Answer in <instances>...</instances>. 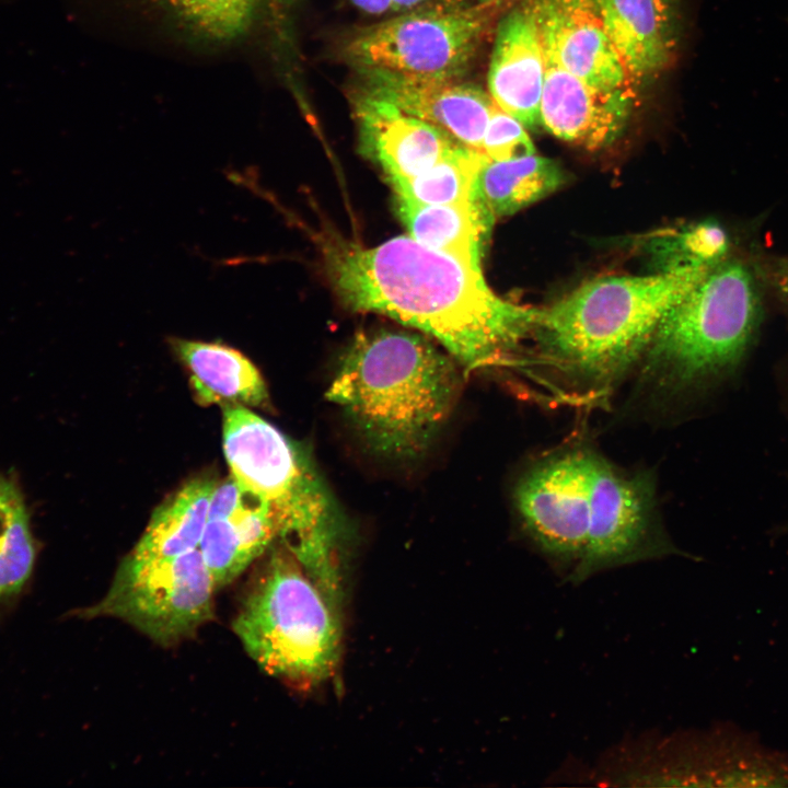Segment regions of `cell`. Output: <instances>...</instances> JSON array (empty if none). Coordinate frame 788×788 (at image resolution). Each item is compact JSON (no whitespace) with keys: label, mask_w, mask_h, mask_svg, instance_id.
<instances>
[{"label":"cell","mask_w":788,"mask_h":788,"mask_svg":"<svg viewBox=\"0 0 788 788\" xmlns=\"http://www.w3.org/2000/svg\"><path fill=\"white\" fill-rule=\"evenodd\" d=\"M36 560V547L24 500L18 502L0 523V599L21 592Z\"/></svg>","instance_id":"25"},{"label":"cell","mask_w":788,"mask_h":788,"mask_svg":"<svg viewBox=\"0 0 788 788\" xmlns=\"http://www.w3.org/2000/svg\"><path fill=\"white\" fill-rule=\"evenodd\" d=\"M222 425L231 475L268 507L278 537L338 605L345 525L312 459L244 405H223Z\"/></svg>","instance_id":"4"},{"label":"cell","mask_w":788,"mask_h":788,"mask_svg":"<svg viewBox=\"0 0 788 788\" xmlns=\"http://www.w3.org/2000/svg\"><path fill=\"white\" fill-rule=\"evenodd\" d=\"M461 369L422 335L360 333L345 351L326 397L374 453L413 460L428 449L451 414Z\"/></svg>","instance_id":"2"},{"label":"cell","mask_w":788,"mask_h":788,"mask_svg":"<svg viewBox=\"0 0 788 788\" xmlns=\"http://www.w3.org/2000/svg\"><path fill=\"white\" fill-rule=\"evenodd\" d=\"M216 590L199 547L164 559L127 556L105 595L76 614L118 618L169 647L192 637L212 618Z\"/></svg>","instance_id":"7"},{"label":"cell","mask_w":788,"mask_h":788,"mask_svg":"<svg viewBox=\"0 0 788 788\" xmlns=\"http://www.w3.org/2000/svg\"><path fill=\"white\" fill-rule=\"evenodd\" d=\"M544 78L543 47L534 16L524 2L498 25L488 70L489 95L524 127L534 128L541 125Z\"/></svg>","instance_id":"17"},{"label":"cell","mask_w":788,"mask_h":788,"mask_svg":"<svg viewBox=\"0 0 788 788\" xmlns=\"http://www.w3.org/2000/svg\"><path fill=\"white\" fill-rule=\"evenodd\" d=\"M590 519L584 555L569 576L581 582L611 567L660 557L675 548L657 517L654 480L625 472L586 448Z\"/></svg>","instance_id":"9"},{"label":"cell","mask_w":788,"mask_h":788,"mask_svg":"<svg viewBox=\"0 0 788 788\" xmlns=\"http://www.w3.org/2000/svg\"><path fill=\"white\" fill-rule=\"evenodd\" d=\"M154 31L199 53H224L253 43L269 0H117Z\"/></svg>","instance_id":"14"},{"label":"cell","mask_w":788,"mask_h":788,"mask_svg":"<svg viewBox=\"0 0 788 788\" xmlns=\"http://www.w3.org/2000/svg\"><path fill=\"white\" fill-rule=\"evenodd\" d=\"M753 259L765 294L788 315V255H754Z\"/></svg>","instance_id":"27"},{"label":"cell","mask_w":788,"mask_h":788,"mask_svg":"<svg viewBox=\"0 0 788 788\" xmlns=\"http://www.w3.org/2000/svg\"><path fill=\"white\" fill-rule=\"evenodd\" d=\"M541 125L555 137L586 149L613 143L633 108V91L589 84L544 55Z\"/></svg>","instance_id":"13"},{"label":"cell","mask_w":788,"mask_h":788,"mask_svg":"<svg viewBox=\"0 0 788 788\" xmlns=\"http://www.w3.org/2000/svg\"><path fill=\"white\" fill-rule=\"evenodd\" d=\"M514 501L534 543L554 560L570 566L571 575L588 541L586 448L563 451L532 466L520 478Z\"/></svg>","instance_id":"10"},{"label":"cell","mask_w":788,"mask_h":788,"mask_svg":"<svg viewBox=\"0 0 788 788\" xmlns=\"http://www.w3.org/2000/svg\"><path fill=\"white\" fill-rule=\"evenodd\" d=\"M332 287L350 310L386 315L439 343L467 373L510 363L537 310L487 286L480 266L399 235L367 247L322 236Z\"/></svg>","instance_id":"1"},{"label":"cell","mask_w":788,"mask_h":788,"mask_svg":"<svg viewBox=\"0 0 788 788\" xmlns=\"http://www.w3.org/2000/svg\"><path fill=\"white\" fill-rule=\"evenodd\" d=\"M360 90L430 123L463 144L480 151L495 102L479 86L456 78L360 68ZM482 152V151H480Z\"/></svg>","instance_id":"11"},{"label":"cell","mask_w":788,"mask_h":788,"mask_svg":"<svg viewBox=\"0 0 788 788\" xmlns=\"http://www.w3.org/2000/svg\"><path fill=\"white\" fill-rule=\"evenodd\" d=\"M487 160L483 152L461 144L422 173L389 183L397 200L419 205L472 201L477 199V177Z\"/></svg>","instance_id":"24"},{"label":"cell","mask_w":788,"mask_h":788,"mask_svg":"<svg viewBox=\"0 0 788 788\" xmlns=\"http://www.w3.org/2000/svg\"><path fill=\"white\" fill-rule=\"evenodd\" d=\"M543 53L591 85L633 91L602 24L599 0H526Z\"/></svg>","instance_id":"12"},{"label":"cell","mask_w":788,"mask_h":788,"mask_svg":"<svg viewBox=\"0 0 788 788\" xmlns=\"http://www.w3.org/2000/svg\"><path fill=\"white\" fill-rule=\"evenodd\" d=\"M427 0H392L391 10L394 12H406L413 10Z\"/></svg>","instance_id":"30"},{"label":"cell","mask_w":788,"mask_h":788,"mask_svg":"<svg viewBox=\"0 0 788 788\" xmlns=\"http://www.w3.org/2000/svg\"><path fill=\"white\" fill-rule=\"evenodd\" d=\"M408 235L420 244L480 266L484 239L493 221L477 199L419 205L397 200Z\"/></svg>","instance_id":"20"},{"label":"cell","mask_w":788,"mask_h":788,"mask_svg":"<svg viewBox=\"0 0 788 788\" xmlns=\"http://www.w3.org/2000/svg\"><path fill=\"white\" fill-rule=\"evenodd\" d=\"M354 108L362 146L387 181L422 173L463 144L440 127L361 91Z\"/></svg>","instance_id":"16"},{"label":"cell","mask_w":788,"mask_h":788,"mask_svg":"<svg viewBox=\"0 0 788 788\" xmlns=\"http://www.w3.org/2000/svg\"><path fill=\"white\" fill-rule=\"evenodd\" d=\"M480 151L491 161H506L534 154L535 148L525 127L494 104Z\"/></svg>","instance_id":"26"},{"label":"cell","mask_w":788,"mask_h":788,"mask_svg":"<svg viewBox=\"0 0 788 788\" xmlns=\"http://www.w3.org/2000/svg\"><path fill=\"white\" fill-rule=\"evenodd\" d=\"M494 2L436 4L402 12L359 30L346 43L345 56L357 69L457 79L483 39Z\"/></svg>","instance_id":"8"},{"label":"cell","mask_w":788,"mask_h":788,"mask_svg":"<svg viewBox=\"0 0 788 788\" xmlns=\"http://www.w3.org/2000/svg\"><path fill=\"white\" fill-rule=\"evenodd\" d=\"M359 10L370 14H382L391 10L392 0H349Z\"/></svg>","instance_id":"29"},{"label":"cell","mask_w":788,"mask_h":788,"mask_svg":"<svg viewBox=\"0 0 788 788\" xmlns=\"http://www.w3.org/2000/svg\"><path fill=\"white\" fill-rule=\"evenodd\" d=\"M336 607L282 543L252 580L232 628L263 671L309 690L332 677L338 667Z\"/></svg>","instance_id":"6"},{"label":"cell","mask_w":788,"mask_h":788,"mask_svg":"<svg viewBox=\"0 0 788 788\" xmlns=\"http://www.w3.org/2000/svg\"><path fill=\"white\" fill-rule=\"evenodd\" d=\"M278 537L268 507L229 476L212 493L199 544L217 589L239 577Z\"/></svg>","instance_id":"15"},{"label":"cell","mask_w":788,"mask_h":788,"mask_svg":"<svg viewBox=\"0 0 788 788\" xmlns=\"http://www.w3.org/2000/svg\"><path fill=\"white\" fill-rule=\"evenodd\" d=\"M563 182L558 164L535 153L506 161L487 160L478 173L477 198L495 219L544 198Z\"/></svg>","instance_id":"22"},{"label":"cell","mask_w":788,"mask_h":788,"mask_svg":"<svg viewBox=\"0 0 788 788\" xmlns=\"http://www.w3.org/2000/svg\"><path fill=\"white\" fill-rule=\"evenodd\" d=\"M710 269L588 281L536 312L541 348L572 380L607 387L645 355L665 312Z\"/></svg>","instance_id":"3"},{"label":"cell","mask_w":788,"mask_h":788,"mask_svg":"<svg viewBox=\"0 0 788 788\" xmlns=\"http://www.w3.org/2000/svg\"><path fill=\"white\" fill-rule=\"evenodd\" d=\"M216 485L210 478L186 483L155 509L128 556L138 560H154L198 548Z\"/></svg>","instance_id":"21"},{"label":"cell","mask_w":788,"mask_h":788,"mask_svg":"<svg viewBox=\"0 0 788 788\" xmlns=\"http://www.w3.org/2000/svg\"><path fill=\"white\" fill-rule=\"evenodd\" d=\"M642 245L660 273L712 268L734 256L730 233L710 219L654 233Z\"/></svg>","instance_id":"23"},{"label":"cell","mask_w":788,"mask_h":788,"mask_svg":"<svg viewBox=\"0 0 788 788\" xmlns=\"http://www.w3.org/2000/svg\"><path fill=\"white\" fill-rule=\"evenodd\" d=\"M23 499L16 485L0 475V509H5Z\"/></svg>","instance_id":"28"},{"label":"cell","mask_w":788,"mask_h":788,"mask_svg":"<svg viewBox=\"0 0 788 788\" xmlns=\"http://www.w3.org/2000/svg\"><path fill=\"white\" fill-rule=\"evenodd\" d=\"M764 297L753 254L711 268L661 318L645 352V384L674 396L732 372L758 333Z\"/></svg>","instance_id":"5"},{"label":"cell","mask_w":788,"mask_h":788,"mask_svg":"<svg viewBox=\"0 0 788 788\" xmlns=\"http://www.w3.org/2000/svg\"><path fill=\"white\" fill-rule=\"evenodd\" d=\"M169 343L189 372L201 403L244 406L267 403L268 392L260 372L240 350L220 341L173 337Z\"/></svg>","instance_id":"19"},{"label":"cell","mask_w":788,"mask_h":788,"mask_svg":"<svg viewBox=\"0 0 788 788\" xmlns=\"http://www.w3.org/2000/svg\"><path fill=\"white\" fill-rule=\"evenodd\" d=\"M478 1L479 2H491V1H497V0H478Z\"/></svg>","instance_id":"31"},{"label":"cell","mask_w":788,"mask_h":788,"mask_svg":"<svg viewBox=\"0 0 788 788\" xmlns=\"http://www.w3.org/2000/svg\"><path fill=\"white\" fill-rule=\"evenodd\" d=\"M599 8L631 86L665 70L676 46L673 0H599Z\"/></svg>","instance_id":"18"}]
</instances>
